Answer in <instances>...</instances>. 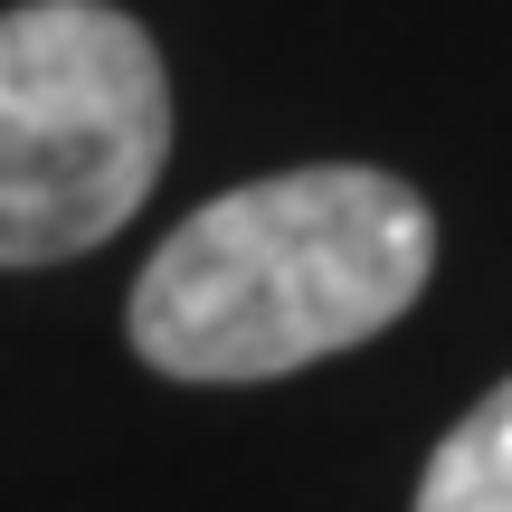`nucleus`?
Instances as JSON below:
<instances>
[{"label": "nucleus", "mask_w": 512, "mask_h": 512, "mask_svg": "<svg viewBox=\"0 0 512 512\" xmlns=\"http://www.w3.org/2000/svg\"><path fill=\"white\" fill-rule=\"evenodd\" d=\"M418 512H512V380L484 389L418 475Z\"/></svg>", "instance_id": "obj_3"}, {"label": "nucleus", "mask_w": 512, "mask_h": 512, "mask_svg": "<svg viewBox=\"0 0 512 512\" xmlns=\"http://www.w3.org/2000/svg\"><path fill=\"white\" fill-rule=\"evenodd\" d=\"M437 266V219L399 171L313 162L190 209L133 285V351L162 380H285L389 332Z\"/></svg>", "instance_id": "obj_1"}, {"label": "nucleus", "mask_w": 512, "mask_h": 512, "mask_svg": "<svg viewBox=\"0 0 512 512\" xmlns=\"http://www.w3.org/2000/svg\"><path fill=\"white\" fill-rule=\"evenodd\" d=\"M171 162V76L133 10H0V266L105 247Z\"/></svg>", "instance_id": "obj_2"}]
</instances>
